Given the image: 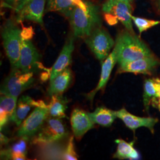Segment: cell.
<instances>
[{
	"instance_id": "cell-29",
	"label": "cell",
	"mask_w": 160,
	"mask_h": 160,
	"mask_svg": "<svg viewBox=\"0 0 160 160\" xmlns=\"http://www.w3.org/2000/svg\"><path fill=\"white\" fill-rule=\"evenodd\" d=\"M22 38L24 40H30L32 38L33 36L34 35L33 29L32 27L29 28H23L22 30Z\"/></svg>"
},
{
	"instance_id": "cell-7",
	"label": "cell",
	"mask_w": 160,
	"mask_h": 160,
	"mask_svg": "<svg viewBox=\"0 0 160 160\" xmlns=\"http://www.w3.org/2000/svg\"><path fill=\"white\" fill-rule=\"evenodd\" d=\"M49 116L48 108L36 107L32 113L19 126L17 132V137L28 140L32 139L39 131Z\"/></svg>"
},
{
	"instance_id": "cell-34",
	"label": "cell",
	"mask_w": 160,
	"mask_h": 160,
	"mask_svg": "<svg viewBox=\"0 0 160 160\" xmlns=\"http://www.w3.org/2000/svg\"><path fill=\"white\" fill-rule=\"evenodd\" d=\"M120 1H122V2H126L128 4H131L133 0H119Z\"/></svg>"
},
{
	"instance_id": "cell-14",
	"label": "cell",
	"mask_w": 160,
	"mask_h": 160,
	"mask_svg": "<svg viewBox=\"0 0 160 160\" xmlns=\"http://www.w3.org/2000/svg\"><path fill=\"white\" fill-rule=\"evenodd\" d=\"M74 50V38L71 36L67 40L57 61L52 67L50 74V81L58 75L68 68L72 61V55Z\"/></svg>"
},
{
	"instance_id": "cell-15",
	"label": "cell",
	"mask_w": 160,
	"mask_h": 160,
	"mask_svg": "<svg viewBox=\"0 0 160 160\" xmlns=\"http://www.w3.org/2000/svg\"><path fill=\"white\" fill-rule=\"evenodd\" d=\"M117 62L118 59L116 53L114 49H113V51L109 54V56L106 58V59L103 62L102 66L100 78L97 87H96L95 89H94L92 91L87 94V98L90 101L93 100V98L97 92L100 90H102L106 87L109 81L111 72Z\"/></svg>"
},
{
	"instance_id": "cell-33",
	"label": "cell",
	"mask_w": 160,
	"mask_h": 160,
	"mask_svg": "<svg viewBox=\"0 0 160 160\" xmlns=\"http://www.w3.org/2000/svg\"><path fill=\"white\" fill-rule=\"evenodd\" d=\"M9 139L6 136H4L3 134L1 133V144H6L8 142Z\"/></svg>"
},
{
	"instance_id": "cell-17",
	"label": "cell",
	"mask_w": 160,
	"mask_h": 160,
	"mask_svg": "<svg viewBox=\"0 0 160 160\" xmlns=\"http://www.w3.org/2000/svg\"><path fill=\"white\" fill-rule=\"evenodd\" d=\"M76 7L86 10L87 1L83 0H47L46 12H58L69 17Z\"/></svg>"
},
{
	"instance_id": "cell-18",
	"label": "cell",
	"mask_w": 160,
	"mask_h": 160,
	"mask_svg": "<svg viewBox=\"0 0 160 160\" xmlns=\"http://www.w3.org/2000/svg\"><path fill=\"white\" fill-rule=\"evenodd\" d=\"M17 97L1 95L0 98V129L9 122L12 121L17 107Z\"/></svg>"
},
{
	"instance_id": "cell-24",
	"label": "cell",
	"mask_w": 160,
	"mask_h": 160,
	"mask_svg": "<svg viewBox=\"0 0 160 160\" xmlns=\"http://www.w3.org/2000/svg\"><path fill=\"white\" fill-rule=\"evenodd\" d=\"M20 139L17 142L14 143L10 148L1 151V156L6 158V159L12 160H26L27 154V141L23 138H20Z\"/></svg>"
},
{
	"instance_id": "cell-12",
	"label": "cell",
	"mask_w": 160,
	"mask_h": 160,
	"mask_svg": "<svg viewBox=\"0 0 160 160\" xmlns=\"http://www.w3.org/2000/svg\"><path fill=\"white\" fill-rule=\"evenodd\" d=\"M117 118L122 120L129 129L133 131H135L141 127L148 128L152 133H154V126L158 122V119L153 118L138 117L130 113L125 108L116 111Z\"/></svg>"
},
{
	"instance_id": "cell-6",
	"label": "cell",
	"mask_w": 160,
	"mask_h": 160,
	"mask_svg": "<svg viewBox=\"0 0 160 160\" xmlns=\"http://www.w3.org/2000/svg\"><path fill=\"white\" fill-rule=\"evenodd\" d=\"M61 119L49 117L34 137L32 143L36 145L59 141L66 137L68 132Z\"/></svg>"
},
{
	"instance_id": "cell-8",
	"label": "cell",
	"mask_w": 160,
	"mask_h": 160,
	"mask_svg": "<svg viewBox=\"0 0 160 160\" xmlns=\"http://www.w3.org/2000/svg\"><path fill=\"white\" fill-rule=\"evenodd\" d=\"M40 55L30 40L22 39L20 58L16 67L24 72H33L40 67Z\"/></svg>"
},
{
	"instance_id": "cell-30",
	"label": "cell",
	"mask_w": 160,
	"mask_h": 160,
	"mask_svg": "<svg viewBox=\"0 0 160 160\" xmlns=\"http://www.w3.org/2000/svg\"><path fill=\"white\" fill-rule=\"evenodd\" d=\"M105 18H106L107 22L109 23L110 25L116 24V23H118V20L114 16L109 14H106Z\"/></svg>"
},
{
	"instance_id": "cell-22",
	"label": "cell",
	"mask_w": 160,
	"mask_h": 160,
	"mask_svg": "<svg viewBox=\"0 0 160 160\" xmlns=\"http://www.w3.org/2000/svg\"><path fill=\"white\" fill-rule=\"evenodd\" d=\"M118 144L117 151L115 152L113 157L120 160L129 159L138 160L139 158V154L137 150L134 148V141L128 142L119 139L115 141Z\"/></svg>"
},
{
	"instance_id": "cell-3",
	"label": "cell",
	"mask_w": 160,
	"mask_h": 160,
	"mask_svg": "<svg viewBox=\"0 0 160 160\" xmlns=\"http://www.w3.org/2000/svg\"><path fill=\"white\" fill-rule=\"evenodd\" d=\"M16 20L8 18L2 29V44L12 67H16L20 55L22 46V30L18 27Z\"/></svg>"
},
{
	"instance_id": "cell-35",
	"label": "cell",
	"mask_w": 160,
	"mask_h": 160,
	"mask_svg": "<svg viewBox=\"0 0 160 160\" xmlns=\"http://www.w3.org/2000/svg\"><path fill=\"white\" fill-rule=\"evenodd\" d=\"M158 4H159V6H160V0H158Z\"/></svg>"
},
{
	"instance_id": "cell-10",
	"label": "cell",
	"mask_w": 160,
	"mask_h": 160,
	"mask_svg": "<svg viewBox=\"0 0 160 160\" xmlns=\"http://www.w3.org/2000/svg\"><path fill=\"white\" fill-rule=\"evenodd\" d=\"M46 2L47 0H30L17 13L16 22L22 23L28 20L43 26V16L45 10Z\"/></svg>"
},
{
	"instance_id": "cell-21",
	"label": "cell",
	"mask_w": 160,
	"mask_h": 160,
	"mask_svg": "<svg viewBox=\"0 0 160 160\" xmlns=\"http://www.w3.org/2000/svg\"><path fill=\"white\" fill-rule=\"evenodd\" d=\"M88 114L94 124L104 127L111 126L117 118L116 111L104 106L98 107L93 112L88 113Z\"/></svg>"
},
{
	"instance_id": "cell-5",
	"label": "cell",
	"mask_w": 160,
	"mask_h": 160,
	"mask_svg": "<svg viewBox=\"0 0 160 160\" xmlns=\"http://www.w3.org/2000/svg\"><path fill=\"white\" fill-rule=\"evenodd\" d=\"M84 40L96 57L101 62H103L109 56L114 45L112 38L102 26L94 29Z\"/></svg>"
},
{
	"instance_id": "cell-4",
	"label": "cell",
	"mask_w": 160,
	"mask_h": 160,
	"mask_svg": "<svg viewBox=\"0 0 160 160\" xmlns=\"http://www.w3.org/2000/svg\"><path fill=\"white\" fill-rule=\"evenodd\" d=\"M33 72H24L17 68L12 71L1 87V95L18 97L33 83Z\"/></svg>"
},
{
	"instance_id": "cell-1",
	"label": "cell",
	"mask_w": 160,
	"mask_h": 160,
	"mask_svg": "<svg viewBox=\"0 0 160 160\" xmlns=\"http://www.w3.org/2000/svg\"><path fill=\"white\" fill-rule=\"evenodd\" d=\"M114 49L119 64L154 57L148 47L136 34L128 30L122 32L118 36Z\"/></svg>"
},
{
	"instance_id": "cell-27",
	"label": "cell",
	"mask_w": 160,
	"mask_h": 160,
	"mask_svg": "<svg viewBox=\"0 0 160 160\" xmlns=\"http://www.w3.org/2000/svg\"><path fill=\"white\" fill-rule=\"evenodd\" d=\"M78 156L75 151L74 137L71 136L69 138L68 142L65 147L63 155V160H77Z\"/></svg>"
},
{
	"instance_id": "cell-23",
	"label": "cell",
	"mask_w": 160,
	"mask_h": 160,
	"mask_svg": "<svg viewBox=\"0 0 160 160\" xmlns=\"http://www.w3.org/2000/svg\"><path fill=\"white\" fill-rule=\"evenodd\" d=\"M68 100L62 96V94L53 95L48 105L49 117L63 119L66 117V110L67 108Z\"/></svg>"
},
{
	"instance_id": "cell-16",
	"label": "cell",
	"mask_w": 160,
	"mask_h": 160,
	"mask_svg": "<svg viewBox=\"0 0 160 160\" xmlns=\"http://www.w3.org/2000/svg\"><path fill=\"white\" fill-rule=\"evenodd\" d=\"M38 106L48 108V106L42 100L36 101L28 96H22L17 101V107L12 121L19 127L26 119L30 109L33 107Z\"/></svg>"
},
{
	"instance_id": "cell-9",
	"label": "cell",
	"mask_w": 160,
	"mask_h": 160,
	"mask_svg": "<svg viewBox=\"0 0 160 160\" xmlns=\"http://www.w3.org/2000/svg\"><path fill=\"white\" fill-rule=\"evenodd\" d=\"M105 14H109L116 17L123 24L126 30L135 34L132 23L131 4L119 0H107L102 7Z\"/></svg>"
},
{
	"instance_id": "cell-20",
	"label": "cell",
	"mask_w": 160,
	"mask_h": 160,
	"mask_svg": "<svg viewBox=\"0 0 160 160\" xmlns=\"http://www.w3.org/2000/svg\"><path fill=\"white\" fill-rule=\"evenodd\" d=\"M38 155L43 160H63L65 147L59 141L51 143L38 144Z\"/></svg>"
},
{
	"instance_id": "cell-28",
	"label": "cell",
	"mask_w": 160,
	"mask_h": 160,
	"mask_svg": "<svg viewBox=\"0 0 160 160\" xmlns=\"http://www.w3.org/2000/svg\"><path fill=\"white\" fill-rule=\"evenodd\" d=\"M30 0H3L4 6L8 7L16 13L20 12Z\"/></svg>"
},
{
	"instance_id": "cell-31",
	"label": "cell",
	"mask_w": 160,
	"mask_h": 160,
	"mask_svg": "<svg viewBox=\"0 0 160 160\" xmlns=\"http://www.w3.org/2000/svg\"><path fill=\"white\" fill-rule=\"evenodd\" d=\"M154 80L155 87V89L157 92L158 96L160 97V79L158 78H154Z\"/></svg>"
},
{
	"instance_id": "cell-13",
	"label": "cell",
	"mask_w": 160,
	"mask_h": 160,
	"mask_svg": "<svg viewBox=\"0 0 160 160\" xmlns=\"http://www.w3.org/2000/svg\"><path fill=\"white\" fill-rule=\"evenodd\" d=\"M70 121L75 137L78 139H81L94 126V123L88 113L78 108L72 111Z\"/></svg>"
},
{
	"instance_id": "cell-25",
	"label": "cell",
	"mask_w": 160,
	"mask_h": 160,
	"mask_svg": "<svg viewBox=\"0 0 160 160\" xmlns=\"http://www.w3.org/2000/svg\"><path fill=\"white\" fill-rule=\"evenodd\" d=\"M158 97L154 78L147 79L144 82L143 94V104L146 111H148L149 105L152 102V100L155 97Z\"/></svg>"
},
{
	"instance_id": "cell-26",
	"label": "cell",
	"mask_w": 160,
	"mask_h": 160,
	"mask_svg": "<svg viewBox=\"0 0 160 160\" xmlns=\"http://www.w3.org/2000/svg\"><path fill=\"white\" fill-rule=\"evenodd\" d=\"M132 21L134 22L137 27L140 34L142 32L147 31L149 29L153 28L155 26L160 24V21H155L152 20H148L141 17H135L132 16Z\"/></svg>"
},
{
	"instance_id": "cell-11",
	"label": "cell",
	"mask_w": 160,
	"mask_h": 160,
	"mask_svg": "<svg viewBox=\"0 0 160 160\" xmlns=\"http://www.w3.org/2000/svg\"><path fill=\"white\" fill-rule=\"evenodd\" d=\"M160 64V61L154 57L144 58L119 64V72L150 74Z\"/></svg>"
},
{
	"instance_id": "cell-32",
	"label": "cell",
	"mask_w": 160,
	"mask_h": 160,
	"mask_svg": "<svg viewBox=\"0 0 160 160\" xmlns=\"http://www.w3.org/2000/svg\"><path fill=\"white\" fill-rule=\"evenodd\" d=\"M152 105L155 107L157 108H158L159 111L160 112V97H155L152 100L151 102Z\"/></svg>"
},
{
	"instance_id": "cell-19",
	"label": "cell",
	"mask_w": 160,
	"mask_h": 160,
	"mask_svg": "<svg viewBox=\"0 0 160 160\" xmlns=\"http://www.w3.org/2000/svg\"><path fill=\"white\" fill-rule=\"evenodd\" d=\"M72 71L69 68L65 69L62 72L50 81V86L48 90L49 94L53 95L62 94L68 88L72 81Z\"/></svg>"
},
{
	"instance_id": "cell-2",
	"label": "cell",
	"mask_w": 160,
	"mask_h": 160,
	"mask_svg": "<svg viewBox=\"0 0 160 160\" xmlns=\"http://www.w3.org/2000/svg\"><path fill=\"white\" fill-rule=\"evenodd\" d=\"M87 5L86 10L76 7L69 16L75 38L85 39L94 29L102 26L98 6L90 1H87Z\"/></svg>"
}]
</instances>
